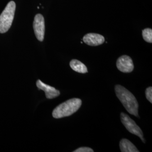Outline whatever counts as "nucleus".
<instances>
[{
  "mask_svg": "<svg viewBox=\"0 0 152 152\" xmlns=\"http://www.w3.org/2000/svg\"><path fill=\"white\" fill-rule=\"evenodd\" d=\"M121 151L122 152H139L136 147L129 140L122 139L120 142Z\"/></svg>",
  "mask_w": 152,
  "mask_h": 152,
  "instance_id": "obj_9",
  "label": "nucleus"
},
{
  "mask_svg": "<svg viewBox=\"0 0 152 152\" xmlns=\"http://www.w3.org/2000/svg\"><path fill=\"white\" fill-rule=\"evenodd\" d=\"M16 5L14 1H10L0 15V33H4L10 28L14 20Z\"/></svg>",
  "mask_w": 152,
  "mask_h": 152,
  "instance_id": "obj_3",
  "label": "nucleus"
},
{
  "mask_svg": "<svg viewBox=\"0 0 152 152\" xmlns=\"http://www.w3.org/2000/svg\"><path fill=\"white\" fill-rule=\"evenodd\" d=\"M121 120L122 124L125 126L126 129L130 133L139 136L143 142L144 139L143 138V133L141 129L136 125L135 122L130 117L124 113H121Z\"/></svg>",
  "mask_w": 152,
  "mask_h": 152,
  "instance_id": "obj_4",
  "label": "nucleus"
},
{
  "mask_svg": "<svg viewBox=\"0 0 152 152\" xmlns=\"http://www.w3.org/2000/svg\"><path fill=\"white\" fill-rule=\"evenodd\" d=\"M142 35L144 39L149 43L152 42V29L151 28H145L142 31Z\"/></svg>",
  "mask_w": 152,
  "mask_h": 152,
  "instance_id": "obj_11",
  "label": "nucleus"
},
{
  "mask_svg": "<svg viewBox=\"0 0 152 152\" xmlns=\"http://www.w3.org/2000/svg\"><path fill=\"white\" fill-rule=\"evenodd\" d=\"M145 96L148 100L151 103H152V87H149L145 90Z\"/></svg>",
  "mask_w": 152,
  "mask_h": 152,
  "instance_id": "obj_12",
  "label": "nucleus"
},
{
  "mask_svg": "<svg viewBox=\"0 0 152 152\" xmlns=\"http://www.w3.org/2000/svg\"><path fill=\"white\" fill-rule=\"evenodd\" d=\"M83 41L87 45L91 46H97L103 44L105 38L102 35L98 33H87L83 37Z\"/></svg>",
  "mask_w": 152,
  "mask_h": 152,
  "instance_id": "obj_7",
  "label": "nucleus"
},
{
  "mask_svg": "<svg viewBox=\"0 0 152 152\" xmlns=\"http://www.w3.org/2000/svg\"><path fill=\"white\" fill-rule=\"evenodd\" d=\"M82 105L80 99L73 98L60 104L54 109L53 117L54 118H61L74 114L80 109Z\"/></svg>",
  "mask_w": 152,
  "mask_h": 152,
  "instance_id": "obj_2",
  "label": "nucleus"
},
{
  "mask_svg": "<svg viewBox=\"0 0 152 152\" xmlns=\"http://www.w3.org/2000/svg\"><path fill=\"white\" fill-rule=\"evenodd\" d=\"M37 87L39 89L43 90L45 92L46 97L49 99H54L59 96L60 92L59 90H56L55 88L50 86L44 83L40 80H38L36 82Z\"/></svg>",
  "mask_w": 152,
  "mask_h": 152,
  "instance_id": "obj_8",
  "label": "nucleus"
},
{
  "mask_svg": "<svg viewBox=\"0 0 152 152\" xmlns=\"http://www.w3.org/2000/svg\"><path fill=\"white\" fill-rule=\"evenodd\" d=\"M33 29L36 38L38 41H43L45 32V25L44 16L41 14H37L33 22Z\"/></svg>",
  "mask_w": 152,
  "mask_h": 152,
  "instance_id": "obj_5",
  "label": "nucleus"
},
{
  "mask_svg": "<svg viewBox=\"0 0 152 152\" xmlns=\"http://www.w3.org/2000/svg\"><path fill=\"white\" fill-rule=\"evenodd\" d=\"M94 151L91 148L88 147H81L77 149L74 152H93Z\"/></svg>",
  "mask_w": 152,
  "mask_h": 152,
  "instance_id": "obj_13",
  "label": "nucleus"
},
{
  "mask_svg": "<svg viewBox=\"0 0 152 152\" xmlns=\"http://www.w3.org/2000/svg\"><path fill=\"white\" fill-rule=\"evenodd\" d=\"M70 66L73 71L80 73H86L88 72L87 67L81 61L77 59H72L70 61Z\"/></svg>",
  "mask_w": 152,
  "mask_h": 152,
  "instance_id": "obj_10",
  "label": "nucleus"
},
{
  "mask_svg": "<svg viewBox=\"0 0 152 152\" xmlns=\"http://www.w3.org/2000/svg\"><path fill=\"white\" fill-rule=\"evenodd\" d=\"M115 92L126 110L130 114L138 117L139 104L135 96L122 86L117 85L115 86Z\"/></svg>",
  "mask_w": 152,
  "mask_h": 152,
  "instance_id": "obj_1",
  "label": "nucleus"
},
{
  "mask_svg": "<svg viewBox=\"0 0 152 152\" xmlns=\"http://www.w3.org/2000/svg\"><path fill=\"white\" fill-rule=\"evenodd\" d=\"M116 65L118 70L123 73H130L134 69L132 59L129 56L125 55L120 56L117 59Z\"/></svg>",
  "mask_w": 152,
  "mask_h": 152,
  "instance_id": "obj_6",
  "label": "nucleus"
}]
</instances>
